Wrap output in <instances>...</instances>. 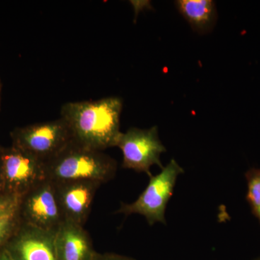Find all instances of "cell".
<instances>
[{
	"label": "cell",
	"instance_id": "1",
	"mask_svg": "<svg viewBox=\"0 0 260 260\" xmlns=\"http://www.w3.org/2000/svg\"><path fill=\"white\" fill-rule=\"evenodd\" d=\"M122 107V99L115 96L68 102L61 107L60 117L68 124L73 141L104 151L117 145Z\"/></svg>",
	"mask_w": 260,
	"mask_h": 260
},
{
	"label": "cell",
	"instance_id": "2",
	"mask_svg": "<svg viewBox=\"0 0 260 260\" xmlns=\"http://www.w3.org/2000/svg\"><path fill=\"white\" fill-rule=\"evenodd\" d=\"M46 179L54 183L92 181L107 183L115 177L117 162L103 151L72 140L55 156L44 162Z\"/></svg>",
	"mask_w": 260,
	"mask_h": 260
},
{
	"label": "cell",
	"instance_id": "3",
	"mask_svg": "<svg viewBox=\"0 0 260 260\" xmlns=\"http://www.w3.org/2000/svg\"><path fill=\"white\" fill-rule=\"evenodd\" d=\"M184 171L174 159L162 168L157 175L150 177L148 185L133 203H121L116 211L129 215L139 214L146 219L149 225L160 223H167L166 209L174 193L177 178Z\"/></svg>",
	"mask_w": 260,
	"mask_h": 260
},
{
	"label": "cell",
	"instance_id": "4",
	"mask_svg": "<svg viewBox=\"0 0 260 260\" xmlns=\"http://www.w3.org/2000/svg\"><path fill=\"white\" fill-rule=\"evenodd\" d=\"M13 146L45 162L69 144V127L62 118L46 122L20 126L10 133Z\"/></svg>",
	"mask_w": 260,
	"mask_h": 260
},
{
	"label": "cell",
	"instance_id": "5",
	"mask_svg": "<svg viewBox=\"0 0 260 260\" xmlns=\"http://www.w3.org/2000/svg\"><path fill=\"white\" fill-rule=\"evenodd\" d=\"M116 147L122 152L124 169L145 173L150 177V168L153 166L161 169L164 167L160 155L167 151V148L159 139L157 126L147 129L130 128L126 133H121Z\"/></svg>",
	"mask_w": 260,
	"mask_h": 260
},
{
	"label": "cell",
	"instance_id": "6",
	"mask_svg": "<svg viewBox=\"0 0 260 260\" xmlns=\"http://www.w3.org/2000/svg\"><path fill=\"white\" fill-rule=\"evenodd\" d=\"M18 214L21 223L47 232H56L64 220L54 183L44 179L22 195Z\"/></svg>",
	"mask_w": 260,
	"mask_h": 260
},
{
	"label": "cell",
	"instance_id": "7",
	"mask_svg": "<svg viewBox=\"0 0 260 260\" xmlns=\"http://www.w3.org/2000/svg\"><path fill=\"white\" fill-rule=\"evenodd\" d=\"M0 162L7 192L21 197L47 179L44 162L13 145L2 148Z\"/></svg>",
	"mask_w": 260,
	"mask_h": 260
},
{
	"label": "cell",
	"instance_id": "8",
	"mask_svg": "<svg viewBox=\"0 0 260 260\" xmlns=\"http://www.w3.org/2000/svg\"><path fill=\"white\" fill-rule=\"evenodd\" d=\"M54 237L55 232L20 223L5 247L15 260H59Z\"/></svg>",
	"mask_w": 260,
	"mask_h": 260
},
{
	"label": "cell",
	"instance_id": "9",
	"mask_svg": "<svg viewBox=\"0 0 260 260\" xmlns=\"http://www.w3.org/2000/svg\"><path fill=\"white\" fill-rule=\"evenodd\" d=\"M54 184L64 220L83 226L91 210L95 193L102 184L92 181H64Z\"/></svg>",
	"mask_w": 260,
	"mask_h": 260
},
{
	"label": "cell",
	"instance_id": "10",
	"mask_svg": "<svg viewBox=\"0 0 260 260\" xmlns=\"http://www.w3.org/2000/svg\"><path fill=\"white\" fill-rule=\"evenodd\" d=\"M54 244L59 260H93L97 254L83 225L68 220L56 231Z\"/></svg>",
	"mask_w": 260,
	"mask_h": 260
},
{
	"label": "cell",
	"instance_id": "11",
	"mask_svg": "<svg viewBox=\"0 0 260 260\" xmlns=\"http://www.w3.org/2000/svg\"><path fill=\"white\" fill-rule=\"evenodd\" d=\"M175 5L179 13L198 34L211 32L218 18L216 3L213 0H178Z\"/></svg>",
	"mask_w": 260,
	"mask_h": 260
},
{
	"label": "cell",
	"instance_id": "12",
	"mask_svg": "<svg viewBox=\"0 0 260 260\" xmlns=\"http://www.w3.org/2000/svg\"><path fill=\"white\" fill-rule=\"evenodd\" d=\"M247 183L246 199L250 207L251 213L260 224V169L252 168L245 174Z\"/></svg>",
	"mask_w": 260,
	"mask_h": 260
},
{
	"label": "cell",
	"instance_id": "13",
	"mask_svg": "<svg viewBox=\"0 0 260 260\" xmlns=\"http://www.w3.org/2000/svg\"><path fill=\"white\" fill-rule=\"evenodd\" d=\"M20 223L18 210L16 213L0 218V248L5 247Z\"/></svg>",
	"mask_w": 260,
	"mask_h": 260
},
{
	"label": "cell",
	"instance_id": "14",
	"mask_svg": "<svg viewBox=\"0 0 260 260\" xmlns=\"http://www.w3.org/2000/svg\"><path fill=\"white\" fill-rule=\"evenodd\" d=\"M20 197L11 193L0 195V218L16 213L20 204Z\"/></svg>",
	"mask_w": 260,
	"mask_h": 260
},
{
	"label": "cell",
	"instance_id": "15",
	"mask_svg": "<svg viewBox=\"0 0 260 260\" xmlns=\"http://www.w3.org/2000/svg\"><path fill=\"white\" fill-rule=\"evenodd\" d=\"M93 260H136L130 256L121 255L115 253H98L95 254Z\"/></svg>",
	"mask_w": 260,
	"mask_h": 260
},
{
	"label": "cell",
	"instance_id": "16",
	"mask_svg": "<svg viewBox=\"0 0 260 260\" xmlns=\"http://www.w3.org/2000/svg\"><path fill=\"white\" fill-rule=\"evenodd\" d=\"M0 260H15L6 248L0 249Z\"/></svg>",
	"mask_w": 260,
	"mask_h": 260
},
{
	"label": "cell",
	"instance_id": "17",
	"mask_svg": "<svg viewBox=\"0 0 260 260\" xmlns=\"http://www.w3.org/2000/svg\"><path fill=\"white\" fill-rule=\"evenodd\" d=\"M6 192L4 178H3V172H2L1 162H0V195Z\"/></svg>",
	"mask_w": 260,
	"mask_h": 260
},
{
	"label": "cell",
	"instance_id": "18",
	"mask_svg": "<svg viewBox=\"0 0 260 260\" xmlns=\"http://www.w3.org/2000/svg\"><path fill=\"white\" fill-rule=\"evenodd\" d=\"M0 101H1V81H0Z\"/></svg>",
	"mask_w": 260,
	"mask_h": 260
},
{
	"label": "cell",
	"instance_id": "19",
	"mask_svg": "<svg viewBox=\"0 0 260 260\" xmlns=\"http://www.w3.org/2000/svg\"><path fill=\"white\" fill-rule=\"evenodd\" d=\"M253 260H260V255Z\"/></svg>",
	"mask_w": 260,
	"mask_h": 260
},
{
	"label": "cell",
	"instance_id": "20",
	"mask_svg": "<svg viewBox=\"0 0 260 260\" xmlns=\"http://www.w3.org/2000/svg\"><path fill=\"white\" fill-rule=\"evenodd\" d=\"M1 149H2V148H1V147H0V151H1Z\"/></svg>",
	"mask_w": 260,
	"mask_h": 260
}]
</instances>
